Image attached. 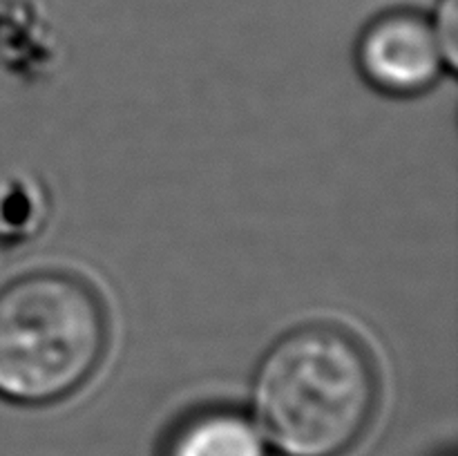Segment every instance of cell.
I'll return each mask as SVG.
<instances>
[{
    "label": "cell",
    "instance_id": "6da1fadb",
    "mask_svg": "<svg viewBox=\"0 0 458 456\" xmlns=\"http://www.w3.org/2000/svg\"><path fill=\"white\" fill-rule=\"evenodd\" d=\"M376 371L365 349L331 326L282 338L253 380V410L264 438L286 456H340L369 425Z\"/></svg>",
    "mask_w": 458,
    "mask_h": 456
},
{
    "label": "cell",
    "instance_id": "7a4b0ae2",
    "mask_svg": "<svg viewBox=\"0 0 458 456\" xmlns=\"http://www.w3.org/2000/svg\"><path fill=\"white\" fill-rule=\"evenodd\" d=\"M106 342V313L88 284L63 273L13 282L0 291V396L21 405L70 396Z\"/></svg>",
    "mask_w": 458,
    "mask_h": 456
},
{
    "label": "cell",
    "instance_id": "3957f363",
    "mask_svg": "<svg viewBox=\"0 0 458 456\" xmlns=\"http://www.w3.org/2000/svg\"><path fill=\"white\" fill-rule=\"evenodd\" d=\"M358 63L374 88L387 94H419L437 83L447 65L428 18L411 12L385 13L360 38Z\"/></svg>",
    "mask_w": 458,
    "mask_h": 456
},
{
    "label": "cell",
    "instance_id": "277c9868",
    "mask_svg": "<svg viewBox=\"0 0 458 456\" xmlns=\"http://www.w3.org/2000/svg\"><path fill=\"white\" fill-rule=\"evenodd\" d=\"M165 456H267L258 425L235 411H206L174 432Z\"/></svg>",
    "mask_w": 458,
    "mask_h": 456
},
{
    "label": "cell",
    "instance_id": "5b68a950",
    "mask_svg": "<svg viewBox=\"0 0 458 456\" xmlns=\"http://www.w3.org/2000/svg\"><path fill=\"white\" fill-rule=\"evenodd\" d=\"M434 31L438 36L443 54H445L447 65L456 63V45H458V7L456 0H441L438 4V16L432 22Z\"/></svg>",
    "mask_w": 458,
    "mask_h": 456
}]
</instances>
